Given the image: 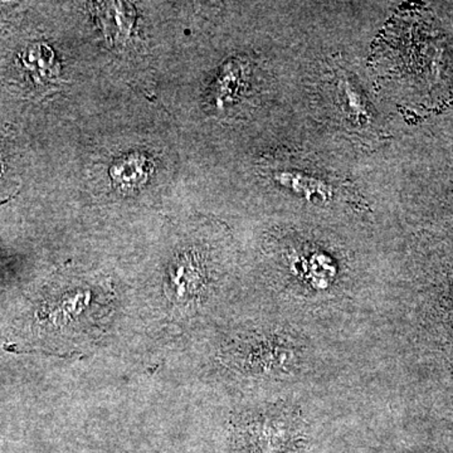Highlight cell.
Wrapping results in <instances>:
<instances>
[{
  "label": "cell",
  "mask_w": 453,
  "mask_h": 453,
  "mask_svg": "<svg viewBox=\"0 0 453 453\" xmlns=\"http://www.w3.org/2000/svg\"><path fill=\"white\" fill-rule=\"evenodd\" d=\"M277 183L314 202H326L333 196V189L325 181L297 172H281L275 174Z\"/></svg>",
  "instance_id": "obj_1"
},
{
  "label": "cell",
  "mask_w": 453,
  "mask_h": 453,
  "mask_svg": "<svg viewBox=\"0 0 453 453\" xmlns=\"http://www.w3.org/2000/svg\"><path fill=\"white\" fill-rule=\"evenodd\" d=\"M4 159H3L2 151H0V179L3 178V174H4Z\"/></svg>",
  "instance_id": "obj_5"
},
{
  "label": "cell",
  "mask_w": 453,
  "mask_h": 453,
  "mask_svg": "<svg viewBox=\"0 0 453 453\" xmlns=\"http://www.w3.org/2000/svg\"><path fill=\"white\" fill-rule=\"evenodd\" d=\"M149 172H150V165L145 157L142 155H129L113 165L111 177L113 183L129 189L145 181Z\"/></svg>",
  "instance_id": "obj_3"
},
{
  "label": "cell",
  "mask_w": 453,
  "mask_h": 453,
  "mask_svg": "<svg viewBox=\"0 0 453 453\" xmlns=\"http://www.w3.org/2000/svg\"><path fill=\"white\" fill-rule=\"evenodd\" d=\"M345 94H347L349 107H350L357 115L365 116L366 112L365 107L362 106L359 95H357L354 89L349 88V85H345Z\"/></svg>",
  "instance_id": "obj_4"
},
{
  "label": "cell",
  "mask_w": 453,
  "mask_h": 453,
  "mask_svg": "<svg viewBox=\"0 0 453 453\" xmlns=\"http://www.w3.org/2000/svg\"><path fill=\"white\" fill-rule=\"evenodd\" d=\"M23 62L31 71L33 79L37 81L49 83L58 77V64L46 44H35L31 50H27Z\"/></svg>",
  "instance_id": "obj_2"
}]
</instances>
